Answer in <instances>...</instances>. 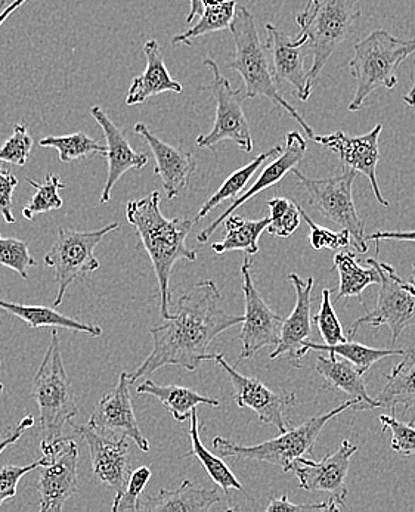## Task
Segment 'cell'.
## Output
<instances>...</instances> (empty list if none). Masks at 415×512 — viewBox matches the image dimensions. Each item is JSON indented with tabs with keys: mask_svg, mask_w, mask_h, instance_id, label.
<instances>
[{
	"mask_svg": "<svg viewBox=\"0 0 415 512\" xmlns=\"http://www.w3.org/2000/svg\"><path fill=\"white\" fill-rule=\"evenodd\" d=\"M222 294L212 279L198 282L179 297L175 315L150 328L153 352L129 374L130 384L154 374L163 366H182L194 372L201 362L215 361L210 344L222 332L243 322L221 306Z\"/></svg>",
	"mask_w": 415,
	"mask_h": 512,
	"instance_id": "1",
	"label": "cell"
},
{
	"mask_svg": "<svg viewBox=\"0 0 415 512\" xmlns=\"http://www.w3.org/2000/svg\"><path fill=\"white\" fill-rule=\"evenodd\" d=\"M126 219L135 228L136 234L141 238L142 245L147 250L161 294L160 313L161 318L169 319L170 300V276L173 266L179 260L195 262L197 250L187 247V238L190 235L194 220L187 217H173L167 219L160 210V194L151 192L148 197L141 200L130 201L126 207Z\"/></svg>",
	"mask_w": 415,
	"mask_h": 512,
	"instance_id": "2",
	"label": "cell"
},
{
	"mask_svg": "<svg viewBox=\"0 0 415 512\" xmlns=\"http://www.w3.org/2000/svg\"><path fill=\"white\" fill-rule=\"evenodd\" d=\"M235 42V57L229 62L228 70L237 71L244 82V99L266 98L286 111L305 130L308 138L315 135L314 129L306 123V120L297 113L293 105L288 104L283 98L278 85L275 83L272 73L271 61H269L266 46L260 42L257 33L255 18L252 12L243 5H237L235 17L229 26Z\"/></svg>",
	"mask_w": 415,
	"mask_h": 512,
	"instance_id": "3",
	"label": "cell"
},
{
	"mask_svg": "<svg viewBox=\"0 0 415 512\" xmlns=\"http://www.w3.org/2000/svg\"><path fill=\"white\" fill-rule=\"evenodd\" d=\"M414 54L415 40L396 39L386 30L373 31L355 43L349 62L355 93L348 110L351 113L361 110L368 96L379 88L395 89L398 85L396 71Z\"/></svg>",
	"mask_w": 415,
	"mask_h": 512,
	"instance_id": "4",
	"label": "cell"
},
{
	"mask_svg": "<svg viewBox=\"0 0 415 512\" xmlns=\"http://www.w3.org/2000/svg\"><path fill=\"white\" fill-rule=\"evenodd\" d=\"M361 405V400L351 399L343 405L337 406L327 414L315 415L308 421L300 424L293 430L284 431L275 439L266 440L259 445H237L225 437H215L212 445L221 458L250 459V461L268 462V464L280 467L283 473L293 470L294 462L302 456L312 455L314 446L320 437L322 428L328 421L343 414L348 409H356Z\"/></svg>",
	"mask_w": 415,
	"mask_h": 512,
	"instance_id": "5",
	"label": "cell"
},
{
	"mask_svg": "<svg viewBox=\"0 0 415 512\" xmlns=\"http://www.w3.org/2000/svg\"><path fill=\"white\" fill-rule=\"evenodd\" d=\"M33 378L32 399L37 403L43 445L63 437L64 425L79 414L61 355L57 328Z\"/></svg>",
	"mask_w": 415,
	"mask_h": 512,
	"instance_id": "6",
	"label": "cell"
},
{
	"mask_svg": "<svg viewBox=\"0 0 415 512\" xmlns=\"http://www.w3.org/2000/svg\"><path fill=\"white\" fill-rule=\"evenodd\" d=\"M361 17L359 0H321L317 6L305 9L296 18L300 33L308 36L312 52V65L308 71V88L312 92L315 82L334 52L352 36Z\"/></svg>",
	"mask_w": 415,
	"mask_h": 512,
	"instance_id": "7",
	"label": "cell"
},
{
	"mask_svg": "<svg viewBox=\"0 0 415 512\" xmlns=\"http://www.w3.org/2000/svg\"><path fill=\"white\" fill-rule=\"evenodd\" d=\"M119 229V223L113 222L96 231L80 232L74 229H60L57 240L45 256V265L55 269V281L58 293L54 306L63 303L68 288L83 276L99 269V260L95 257V248L110 232Z\"/></svg>",
	"mask_w": 415,
	"mask_h": 512,
	"instance_id": "8",
	"label": "cell"
},
{
	"mask_svg": "<svg viewBox=\"0 0 415 512\" xmlns=\"http://www.w3.org/2000/svg\"><path fill=\"white\" fill-rule=\"evenodd\" d=\"M291 175L299 179L300 185L308 192L309 201L322 216L351 232L353 244L358 253H367L365 223L356 210L353 201V182L356 172L346 170L343 175L325 179H309L294 167Z\"/></svg>",
	"mask_w": 415,
	"mask_h": 512,
	"instance_id": "9",
	"label": "cell"
},
{
	"mask_svg": "<svg viewBox=\"0 0 415 512\" xmlns=\"http://www.w3.org/2000/svg\"><path fill=\"white\" fill-rule=\"evenodd\" d=\"M204 65L212 70L213 82L209 86L216 101V119L213 129L207 135L198 136L197 147L204 150H215L216 145L224 141H232L241 151H253V138L249 120L243 111V92L232 89L231 82L222 76L218 64L207 58Z\"/></svg>",
	"mask_w": 415,
	"mask_h": 512,
	"instance_id": "10",
	"label": "cell"
},
{
	"mask_svg": "<svg viewBox=\"0 0 415 512\" xmlns=\"http://www.w3.org/2000/svg\"><path fill=\"white\" fill-rule=\"evenodd\" d=\"M377 268L380 288L376 307L353 322L348 337L355 335L362 325L374 328L386 325L392 332V343L395 344L402 332L415 325V287L411 282L402 281L387 263L377 260Z\"/></svg>",
	"mask_w": 415,
	"mask_h": 512,
	"instance_id": "11",
	"label": "cell"
},
{
	"mask_svg": "<svg viewBox=\"0 0 415 512\" xmlns=\"http://www.w3.org/2000/svg\"><path fill=\"white\" fill-rule=\"evenodd\" d=\"M48 462L40 467V512H61L65 502L79 492V446L74 440L60 439L40 443Z\"/></svg>",
	"mask_w": 415,
	"mask_h": 512,
	"instance_id": "12",
	"label": "cell"
},
{
	"mask_svg": "<svg viewBox=\"0 0 415 512\" xmlns=\"http://www.w3.org/2000/svg\"><path fill=\"white\" fill-rule=\"evenodd\" d=\"M243 276L244 303L246 312L241 324V353L240 361L253 358L257 352L265 347H277L280 343L281 328H283V316L272 312L271 307L265 303L255 287L252 278V260L247 254L241 266Z\"/></svg>",
	"mask_w": 415,
	"mask_h": 512,
	"instance_id": "13",
	"label": "cell"
},
{
	"mask_svg": "<svg viewBox=\"0 0 415 512\" xmlns=\"http://www.w3.org/2000/svg\"><path fill=\"white\" fill-rule=\"evenodd\" d=\"M215 362L228 374L238 408L252 409L262 424L274 425L280 433L287 431L286 411L297 405L296 394L272 392L257 378L246 377L232 368L221 353H216Z\"/></svg>",
	"mask_w": 415,
	"mask_h": 512,
	"instance_id": "14",
	"label": "cell"
},
{
	"mask_svg": "<svg viewBox=\"0 0 415 512\" xmlns=\"http://www.w3.org/2000/svg\"><path fill=\"white\" fill-rule=\"evenodd\" d=\"M70 425L88 445L95 476L99 482L114 490V501H117L125 492L132 474L128 439L105 436L89 424L76 425L70 421Z\"/></svg>",
	"mask_w": 415,
	"mask_h": 512,
	"instance_id": "15",
	"label": "cell"
},
{
	"mask_svg": "<svg viewBox=\"0 0 415 512\" xmlns=\"http://www.w3.org/2000/svg\"><path fill=\"white\" fill-rule=\"evenodd\" d=\"M98 433L111 437H126L142 452H150V442L139 427L130 397L129 372L119 375L116 387L101 397L88 422Z\"/></svg>",
	"mask_w": 415,
	"mask_h": 512,
	"instance_id": "16",
	"label": "cell"
},
{
	"mask_svg": "<svg viewBox=\"0 0 415 512\" xmlns=\"http://www.w3.org/2000/svg\"><path fill=\"white\" fill-rule=\"evenodd\" d=\"M382 132V124H377L367 135L349 136L339 130L331 135H314L312 141L339 155L346 170H353V172L364 175L370 181L374 197L379 201L380 206L389 207V201L383 197L382 189L377 181V164H379L380 158L379 138Z\"/></svg>",
	"mask_w": 415,
	"mask_h": 512,
	"instance_id": "17",
	"label": "cell"
},
{
	"mask_svg": "<svg viewBox=\"0 0 415 512\" xmlns=\"http://www.w3.org/2000/svg\"><path fill=\"white\" fill-rule=\"evenodd\" d=\"M358 448L349 440H343L336 452L328 453L321 461L308 459L306 456L294 462L293 470L302 489L309 492L330 493L331 498L345 507L348 498L346 477L351 468V458Z\"/></svg>",
	"mask_w": 415,
	"mask_h": 512,
	"instance_id": "18",
	"label": "cell"
},
{
	"mask_svg": "<svg viewBox=\"0 0 415 512\" xmlns=\"http://www.w3.org/2000/svg\"><path fill=\"white\" fill-rule=\"evenodd\" d=\"M266 51L271 57L272 73L275 83H287L294 88V95L302 102L311 98L308 88V73L305 70V54L303 48L308 45V36L300 33L297 37H290L275 27L266 24Z\"/></svg>",
	"mask_w": 415,
	"mask_h": 512,
	"instance_id": "19",
	"label": "cell"
},
{
	"mask_svg": "<svg viewBox=\"0 0 415 512\" xmlns=\"http://www.w3.org/2000/svg\"><path fill=\"white\" fill-rule=\"evenodd\" d=\"M133 130L147 141L153 152L156 158L154 173L161 179L167 198L173 200L181 197L187 191L192 175L197 170L194 154L161 141L144 123H136Z\"/></svg>",
	"mask_w": 415,
	"mask_h": 512,
	"instance_id": "20",
	"label": "cell"
},
{
	"mask_svg": "<svg viewBox=\"0 0 415 512\" xmlns=\"http://www.w3.org/2000/svg\"><path fill=\"white\" fill-rule=\"evenodd\" d=\"M306 148H308L306 139L303 138L299 132H288L286 147H284L283 152H281L278 157H275V160L263 169V172L260 173L257 181L253 183V185L250 186L244 194L235 198V200L232 201L231 206H229L228 209H226L224 213H222L221 216L212 223V225L207 226L206 229H203V231L197 235V241L201 242V244L209 242L210 237L215 234L219 225L224 223L226 217L231 216L235 210L243 207L247 201L255 198L256 195L260 194V192L265 191V189L272 188V186L281 182V179H284V176H286L287 173H290L294 167H297V164H299L300 161H302V158L305 157Z\"/></svg>",
	"mask_w": 415,
	"mask_h": 512,
	"instance_id": "21",
	"label": "cell"
},
{
	"mask_svg": "<svg viewBox=\"0 0 415 512\" xmlns=\"http://www.w3.org/2000/svg\"><path fill=\"white\" fill-rule=\"evenodd\" d=\"M288 279L296 290V306L291 315L284 319L280 343L277 344L269 359L277 361L278 358L286 355L291 365L300 368L303 361L300 358L303 341L308 340L312 334L311 304L314 278L303 281L297 273H290Z\"/></svg>",
	"mask_w": 415,
	"mask_h": 512,
	"instance_id": "22",
	"label": "cell"
},
{
	"mask_svg": "<svg viewBox=\"0 0 415 512\" xmlns=\"http://www.w3.org/2000/svg\"><path fill=\"white\" fill-rule=\"evenodd\" d=\"M91 116L94 117L96 123L101 126L104 132L105 142H107L108 175L104 189H102L99 203L107 204L111 200V191L114 185L119 182L125 173L129 170H141L148 164V155L144 152H136L130 147L125 132L120 129L114 121L108 117V114L101 107H92Z\"/></svg>",
	"mask_w": 415,
	"mask_h": 512,
	"instance_id": "23",
	"label": "cell"
},
{
	"mask_svg": "<svg viewBox=\"0 0 415 512\" xmlns=\"http://www.w3.org/2000/svg\"><path fill=\"white\" fill-rule=\"evenodd\" d=\"M144 55L147 58V67L141 76L133 79L128 95H126V105L145 104L148 99L164 92L181 93L184 91L181 83L176 82L170 76L157 40L151 39L145 43Z\"/></svg>",
	"mask_w": 415,
	"mask_h": 512,
	"instance_id": "24",
	"label": "cell"
},
{
	"mask_svg": "<svg viewBox=\"0 0 415 512\" xmlns=\"http://www.w3.org/2000/svg\"><path fill=\"white\" fill-rule=\"evenodd\" d=\"M221 502V495L216 489L195 487L190 480H185L178 489H161L156 496L139 498L136 511L150 512H204L212 510L213 505Z\"/></svg>",
	"mask_w": 415,
	"mask_h": 512,
	"instance_id": "25",
	"label": "cell"
},
{
	"mask_svg": "<svg viewBox=\"0 0 415 512\" xmlns=\"http://www.w3.org/2000/svg\"><path fill=\"white\" fill-rule=\"evenodd\" d=\"M315 369L324 378L327 389L348 394L352 399L361 400V405L355 411L379 408L377 400L368 396L364 375L359 374L351 362L337 361L336 356L333 355L330 358L320 356L315 363Z\"/></svg>",
	"mask_w": 415,
	"mask_h": 512,
	"instance_id": "26",
	"label": "cell"
},
{
	"mask_svg": "<svg viewBox=\"0 0 415 512\" xmlns=\"http://www.w3.org/2000/svg\"><path fill=\"white\" fill-rule=\"evenodd\" d=\"M136 393L139 396L148 394V396L156 397L164 406V409L172 415L173 420L178 422L188 420L192 409H197V406L206 405L210 408L221 406L219 400L203 396V394L187 389V387L175 386V384L160 386V384L154 383L153 380L144 381L141 386H138Z\"/></svg>",
	"mask_w": 415,
	"mask_h": 512,
	"instance_id": "27",
	"label": "cell"
},
{
	"mask_svg": "<svg viewBox=\"0 0 415 512\" xmlns=\"http://www.w3.org/2000/svg\"><path fill=\"white\" fill-rule=\"evenodd\" d=\"M379 408L389 409L396 414L398 406L405 412L415 406V349L404 353V359L386 375V386L377 396Z\"/></svg>",
	"mask_w": 415,
	"mask_h": 512,
	"instance_id": "28",
	"label": "cell"
},
{
	"mask_svg": "<svg viewBox=\"0 0 415 512\" xmlns=\"http://www.w3.org/2000/svg\"><path fill=\"white\" fill-rule=\"evenodd\" d=\"M0 309L5 310L9 315L17 316L33 330L34 328L51 327L83 332V334L91 335V337H99L102 334V328L98 325L83 324V322L68 318L63 313L51 309V307L27 306V304L11 303L0 299Z\"/></svg>",
	"mask_w": 415,
	"mask_h": 512,
	"instance_id": "29",
	"label": "cell"
},
{
	"mask_svg": "<svg viewBox=\"0 0 415 512\" xmlns=\"http://www.w3.org/2000/svg\"><path fill=\"white\" fill-rule=\"evenodd\" d=\"M370 268H362L356 260L355 251L337 253L334 257V269L339 272L340 284L336 302L356 297L362 299V291L373 284H380V272L376 259H368Z\"/></svg>",
	"mask_w": 415,
	"mask_h": 512,
	"instance_id": "30",
	"label": "cell"
},
{
	"mask_svg": "<svg viewBox=\"0 0 415 512\" xmlns=\"http://www.w3.org/2000/svg\"><path fill=\"white\" fill-rule=\"evenodd\" d=\"M226 235L224 240L213 242L216 254L229 251H244L253 256L259 251V238L269 225V217L260 220H246L241 216H229L224 220Z\"/></svg>",
	"mask_w": 415,
	"mask_h": 512,
	"instance_id": "31",
	"label": "cell"
},
{
	"mask_svg": "<svg viewBox=\"0 0 415 512\" xmlns=\"http://www.w3.org/2000/svg\"><path fill=\"white\" fill-rule=\"evenodd\" d=\"M311 350H315V352H328L333 356H342L343 359L351 362L352 365L355 366L356 371L362 375H364L374 363L389 358V356H404L405 353V350L402 349L379 350L348 340H346L345 343L333 344V346L317 344L314 343V341L305 340L303 341L300 358H305Z\"/></svg>",
	"mask_w": 415,
	"mask_h": 512,
	"instance_id": "32",
	"label": "cell"
},
{
	"mask_svg": "<svg viewBox=\"0 0 415 512\" xmlns=\"http://www.w3.org/2000/svg\"><path fill=\"white\" fill-rule=\"evenodd\" d=\"M283 150L284 148L278 145V147H274L272 150L257 155L255 160L250 161L249 164L241 167V169L235 170V172L232 173L224 183H222L221 188H219L218 191H216L215 194H213L212 197L204 203V206L201 207L200 211H198L194 222H201L207 214L212 213V211L215 210L216 207L221 206L224 201L234 200V198H237L238 195L244 191V188H246L250 179L255 176V173L260 169V166H262L265 161H268L269 158L278 157Z\"/></svg>",
	"mask_w": 415,
	"mask_h": 512,
	"instance_id": "33",
	"label": "cell"
},
{
	"mask_svg": "<svg viewBox=\"0 0 415 512\" xmlns=\"http://www.w3.org/2000/svg\"><path fill=\"white\" fill-rule=\"evenodd\" d=\"M190 439L192 449L188 455L195 456L198 461L203 465L204 470L209 474L210 479L213 480L222 490L229 495V490H243V484L238 482L237 477L234 476L228 465L222 461L221 456L215 455L204 448L203 442L200 437V425H198L197 409H192L190 415Z\"/></svg>",
	"mask_w": 415,
	"mask_h": 512,
	"instance_id": "34",
	"label": "cell"
},
{
	"mask_svg": "<svg viewBox=\"0 0 415 512\" xmlns=\"http://www.w3.org/2000/svg\"><path fill=\"white\" fill-rule=\"evenodd\" d=\"M235 9H237L235 0H228L221 6H206L203 14L200 15V21L191 29L173 37L172 45L192 46L200 37L216 31L228 30L235 17Z\"/></svg>",
	"mask_w": 415,
	"mask_h": 512,
	"instance_id": "35",
	"label": "cell"
},
{
	"mask_svg": "<svg viewBox=\"0 0 415 512\" xmlns=\"http://www.w3.org/2000/svg\"><path fill=\"white\" fill-rule=\"evenodd\" d=\"M40 147L54 148L60 154L61 163L82 160L92 155L107 154V147L99 144L95 139L89 138L86 133H71L67 136H48L40 139Z\"/></svg>",
	"mask_w": 415,
	"mask_h": 512,
	"instance_id": "36",
	"label": "cell"
},
{
	"mask_svg": "<svg viewBox=\"0 0 415 512\" xmlns=\"http://www.w3.org/2000/svg\"><path fill=\"white\" fill-rule=\"evenodd\" d=\"M26 181L36 189V194L30 198L29 203L23 209V216L27 220H33L36 214L49 213V211L60 210L63 207L60 191L65 188V183L61 182L57 175L49 173L42 183H37L30 178H27Z\"/></svg>",
	"mask_w": 415,
	"mask_h": 512,
	"instance_id": "37",
	"label": "cell"
},
{
	"mask_svg": "<svg viewBox=\"0 0 415 512\" xmlns=\"http://www.w3.org/2000/svg\"><path fill=\"white\" fill-rule=\"evenodd\" d=\"M269 211V225L266 228L268 234L274 237L287 238L297 231L300 226V210L299 204H294L293 201L287 198H272L268 200Z\"/></svg>",
	"mask_w": 415,
	"mask_h": 512,
	"instance_id": "38",
	"label": "cell"
},
{
	"mask_svg": "<svg viewBox=\"0 0 415 512\" xmlns=\"http://www.w3.org/2000/svg\"><path fill=\"white\" fill-rule=\"evenodd\" d=\"M26 241L3 238L0 235V266L12 269L23 279L29 278V269L36 266Z\"/></svg>",
	"mask_w": 415,
	"mask_h": 512,
	"instance_id": "39",
	"label": "cell"
},
{
	"mask_svg": "<svg viewBox=\"0 0 415 512\" xmlns=\"http://www.w3.org/2000/svg\"><path fill=\"white\" fill-rule=\"evenodd\" d=\"M312 321L317 324L322 340H324L325 344H328V346L345 343V341L348 340L345 332H343L342 324H340L339 318H337L334 304L331 303V293L328 288L322 290L320 312H318L317 316H314Z\"/></svg>",
	"mask_w": 415,
	"mask_h": 512,
	"instance_id": "40",
	"label": "cell"
},
{
	"mask_svg": "<svg viewBox=\"0 0 415 512\" xmlns=\"http://www.w3.org/2000/svg\"><path fill=\"white\" fill-rule=\"evenodd\" d=\"M382 422L383 433L390 431V448L396 453L404 456L415 455V421H399L395 415H382L379 417Z\"/></svg>",
	"mask_w": 415,
	"mask_h": 512,
	"instance_id": "41",
	"label": "cell"
},
{
	"mask_svg": "<svg viewBox=\"0 0 415 512\" xmlns=\"http://www.w3.org/2000/svg\"><path fill=\"white\" fill-rule=\"evenodd\" d=\"M32 148L33 138L30 136L27 124H15L11 138L0 148V161L15 164V166H24L29 160Z\"/></svg>",
	"mask_w": 415,
	"mask_h": 512,
	"instance_id": "42",
	"label": "cell"
},
{
	"mask_svg": "<svg viewBox=\"0 0 415 512\" xmlns=\"http://www.w3.org/2000/svg\"><path fill=\"white\" fill-rule=\"evenodd\" d=\"M300 216L305 219L308 223L309 229H311V235H309V241H311L312 247L315 250H342V248L349 247L352 244L351 232L342 229L340 232L330 231V229L324 228V226L317 225L311 217L306 214V211L299 206Z\"/></svg>",
	"mask_w": 415,
	"mask_h": 512,
	"instance_id": "43",
	"label": "cell"
},
{
	"mask_svg": "<svg viewBox=\"0 0 415 512\" xmlns=\"http://www.w3.org/2000/svg\"><path fill=\"white\" fill-rule=\"evenodd\" d=\"M48 456L43 455L42 458L32 462L29 465H6L0 468V505L8 499L17 495L18 483L26 474L32 473L37 468L42 467L48 462Z\"/></svg>",
	"mask_w": 415,
	"mask_h": 512,
	"instance_id": "44",
	"label": "cell"
},
{
	"mask_svg": "<svg viewBox=\"0 0 415 512\" xmlns=\"http://www.w3.org/2000/svg\"><path fill=\"white\" fill-rule=\"evenodd\" d=\"M150 480V468L139 467L138 470L132 471L125 492H123V495L120 496L117 501H114L113 507H111V511H136L139 498H141L142 492H144L145 487H147V484L150 483Z\"/></svg>",
	"mask_w": 415,
	"mask_h": 512,
	"instance_id": "45",
	"label": "cell"
},
{
	"mask_svg": "<svg viewBox=\"0 0 415 512\" xmlns=\"http://www.w3.org/2000/svg\"><path fill=\"white\" fill-rule=\"evenodd\" d=\"M17 185L18 179L5 167L0 166V216L6 223H15L12 206H14V191Z\"/></svg>",
	"mask_w": 415,
	"mask_h": 512,
	"instance_id": "46",
	"label": "cell"
},
{
	"mask_svg": "<svg viewBox=\"0 0 415 512\" xmlns=\"http://www.w3.org/2000/svg\"><path fill=\"white\" fill-rule=\"evenodd\" d=\"M343 507L336 499L330 498L328 501L321 502V504H291L288 501L287 495L281 496L278 499H272L271 504L268 505L266 511L268 512H300V511H339Z\"/></svg>",
	"mask_w": 415,
	"mask_h": 512,
	"instance_id": "47",
	"label": "cell"
},
{
	"mask_svg": "<svg viewBox=\"0 0 415 512\" xmlns=\"http://www.w3.org/2000/svg\"><path fill=\"white\" fill-rule=\"evenodd\" d=\"M34 425L33 415H27L23 418V421L18 422L14 428H9L8 433L0 439V455L11 448V446L17 445L18 440L23 437L24 431L29 430Z\"/></svg>",
	"mask_w": 415,
	"mask_h": 512,
	"instance_id": "48",
	"label": "cell"
},
{
	"mask_svg": "<svg viewBox=\"0 0 415 512\" xmlns=\"http://www.w3.org/2000/svg\"><path fill=\"white\" fill-rule=\"evenodd\" d=\"M367 241H411L415 242V231L389 232L379 231L365 237Z\"/></svg>",
	"mask_w": 415,
	"mask_h": 512,
	"instance_id": "49",
	"label": "cell"
},
{
	"mask_svg": "<svg viewBox=\"0 0 415 512\" xmlns=\"http://www.w3.org/2000/svg\"><path fill=\"white\" fill-rule=\"evenodd\" d=\"M190 6V14H188L187 20H185L187 21V24H191L192 21H194L195 18L200 17L204 11L203 0H190Z\"/></svg>",
	"mask_w": 415,
	"mask_h": 512,
	"instance_id": "50",
	"label": "cell"
},
{
	"mask_svg": "<svg viewBox=\"0 0 415 512\" xmlns=\"http://www.w3.org/2000/svg\"><path fill=\"white\" fill-rule=\"evenodd\" d=\"M26 2L27 0H14L11 5L6 6L5 11L0 14V26H2V24L5 23V21L8 20V18L11 17V15L14 14L18 8H21V6H23Z\"/></svg>",
	"mask_w": 415,
	"mask_h": 512,
	"instance_id": "51",
	"label": "cell"
},
{
	"mask_svg": "<svg viewBox=\"0 0 415 512\" xmlns=\"http://www.w3.org/2000/svg\"><path fill=\"white\" fill-rule=\"evenodd\" d=\"M404 102L408 105V107L415 108V79L413 77V86H411L410 91H408L407 95L404 96Z\"/></svg>",
	"mask_w": 415,
	"mask_h": 512,
	"instance_id": "52",
	"label": "cell"
},
{
	"mask_svg": "<svg viewBox=\"0 0 415 512\" xmlns=\"http://www.w3.org/2000/svg\"><path fill=\"white\" fill-rule=\"evenodd\" d=\"M226 2H228V0H203V5L204 8H206V6H221Z\"/></svg>",
	"mask_w": 415,
	"mask_h": 512,
	"instance_id": "53",
	"label": "cell"
},
{
	"mask_svg": "<svg viewBox=\"0 0 415 512\" xmlns=\"http://www.w3.org/2000/svg\"><path fill=\"white\" fill-rule=\"evenodd\" d=\"M318 3H320V0H309L308 6H306V9L314 8V6H317Z\"/></svg>",
	"mask_w": 415,
	"mask_h": 512,
	"instance_id": "54",
	"label": "cell"
},
{
	"mask_svg": "<svg viewBox=\"0 0 415 512\" xmlns=\"http://www.w3.org/2000/svg\"><path fill=\"white\" fill-rule=\"evenodd\" d=\"M6 6H8V0H0V14L5 11Z\"/></svg>",
	"mask_w": 415,
	"mask_h": 512,
	"instance_id": "55",
	"label": "cell"
},
{
	"mask_svg": "<svg viewBox=\"0 0 415 512\" xmlns=\"http://www.w3.org/2000/svg\"><path fill=\"white\" fill-rule=\"evenodd\" d=\"M410 282H411V284H413V285H414V287H415V263H414V265H413V275H411Z\"/></svg>",
	"mask_w": 415,
	"mask_h": 512,
	"instance_id": "56",
	"label": "cell"
},
{
	"mask_svg": "<svg viewBox=\"0 0 415 512\" xmlns=\"http://www.w3.org/2000/svg\"><path fill=\"white\" fill-rule=\"evenodd\" d=\"M3 390H5V386H3V384H2V383H0V394H2V393H3Z\"/></svg>",
	"mask_w": 415,
	"mask_h": 512,
	"instance_id": "57",
	"label": "cell"
}]
</instances>
